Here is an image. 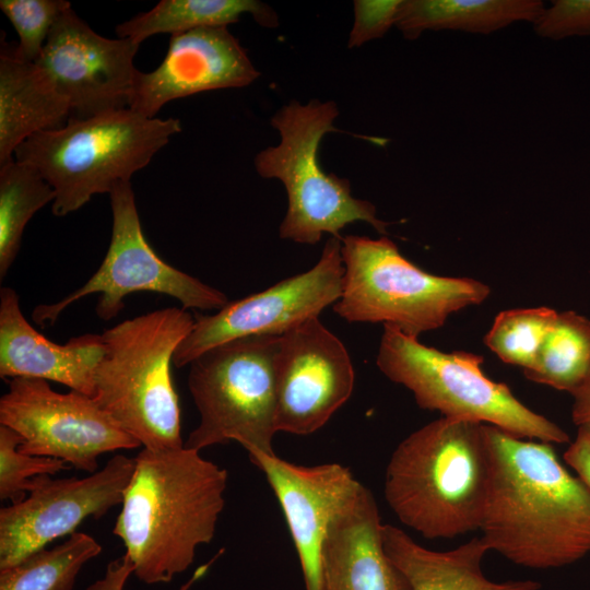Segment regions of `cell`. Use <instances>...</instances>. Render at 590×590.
Returning <instances> with one entry per match:
<instances>
[{
  "instance_id": "6da1fadb",
  "label": "cell",
  "mask_w": 590,
  "mask_h": 590,
  "mask_svg": "<svg viewBox=\"0 0 590 590\" xmlns=\"http://www.w3.org/2000/svg\"><path fill=\"white\" fill-rule=\"evenodd\" d=\"M491 481L480 531L491 551L532 569L560 568L590 553V491L552 444L485 424Z\"/></svg>"
},
{
  "instance_id": "7a4b0ae2",
  "label": "cell",
  "mask_w": 590,
  "mask_h": 590,
  "mask_svg": "<svg viewBox=\"0 0 590 590\" xmlns=\"http://www.w3.org/2000/svg\"><path fill=\"white\" fill-rule=\"evenodd\" d=\"M134 461L113 533L140 581L167 583L214 538L228 473L185 446L143 448Z\"/></svg>"
},
{
  "instance_id": "3957f363",
  "label": "cell",
  "mask_w": 590,
  "mask_h": 590,
  "mask_svg": "<svg viewBox=\"0 0 590 590\" xmlns=\"http://www.w3.org/2000/svg\"><path fill=\"white\" fill-rule=\"evenodd\" d=\"M485 424L439 417L393 450L385 498L397 518L426 539L480 530L491 481Z\"/></svg>"
},
{
  "instance_id": "277c9868",
  "label": "cell",
  "mask_w": 590,
  "mask_h": 590,
  "mask_svg": "<svg viewBox=\"0 0 590 590\" xmlns=\"http://www.w3.org/2000/svg\"><path fill=\"white\" fill-rule=\"evenodd\" d=\"M193 324L188 309L167 307L127 319L101 334L104 355L93 398L143 448L185 446L172 363Z\"/></svg>"
},
{
  "instance_id": "5b68a950",
  "label": "cell",
  "mask_w": 590,
  "mask_h": 590,
  "mask_svg": "<svg viewBox=\"0 0 590 590\" xmlns=\"http://www.w3.org/2000/svg\"><path fill=\"white\" fill-rule=\"evenodd\" d=\"M180 130L176 118H146L123 108L70 117L60 128L30 137L14 156L42 174L56 194L52 213L64 216L94 194L109 193L116 185L130 181Z\"/></svg>"
},
{
  "instance_id": "8992f818",
  "label": "cell",
  "mask_w": 590,
  "mask_h": 590,
  "mask_svg": "<svg viewBox=\"0 0 590 590\" xmlns=\"http://www.w3.org/2000/svg\"><path fill=\"white\" fill-rule=\"evenodd\" d=\"M338 116L333 101L311 99L302 105L294 99L271 119L281 141L259 152L255 166L261 177L276 178L285 188L287 210L279 228L283 239L307 245L317 244L323 234L342 239L340 232L357 221L387 234L389 223L377 217L376 206L353 197L349 179L320 166L321 140L338 131L333 125Z\"/></svg>"
},
{
  "instance_id": "52a82bcc",
  "label": "cell",
  "mask_w": 590,
  "mask_h": 590,
  "mask_svg": "<svg viewBox=\"0 0 590 590\" xmlns=\"http://www.w3.org/2000/svg\"><path fill=\"white\" fill-rule=\"evenodd\" d=\"M341 241L343 290L333 311L347 322L384 323L417 339L491 294L475 279L425 272L386 236L347 235Z\"/></svg>"
},
{
  "instance_id": "ba28073f",
  "label": "cell",
  "mask_w": 590,
  "mask_h": 590,
  "mask_svg": "<svg viewBox=\"0 0 590 590\" xmlns=\"http://www.w3.org/2000/svg\"><path fill=\"white\" fill-rule=\"evenodd\" d=\"M483 361L470 352H441L384 326L376 364L388 379L408 388L421 409L493 425L520 438L569 441L560 426L524 405L507 385L486 377Z\"/></svg>"
},
{
  "instance_id": "9c48e42d",
  "label": "cell",
  "mask_w": 590,
  "mask_h": 590,
  "mask_svg": "<svg viewBox=\"0 0 590 590\" xmlns=\"http://www.w3.org/2000/svg\"><path fill=\"white\" fill-rule=\"evenodd\" d=\"M280 337L251 335L219 344L189 364L188 388L200 421L185 447L234 440L248 453H275L274 361Z\"/></svg>"
},
{
  "instance_id": "30bf717a",
  "label": "cell",
  "mask_w": 590,
  "mask_h": 590,
  "mask_svg": "<svg viewBox=\"0 0 590 590\" xmlns=\"http://www.w3.org/2000/svg\"><path fill=\"white\" fill-rule=\"evenodd\" d=\"M109 200L113 227L103 262L76 291L59 302L36 306L32 316L36 323H55L70 305L92 294H99L96 315L105 321L119 315L125 297L137 292L164 294L186 309L200 311L219 310L228 303L225 293L168 264L149 245L130 181L116 185Z\"/></svg>"
},
{
  "instance_id": "8fae6325",
  "label": "cell",
  "mask_w": 590,
  "mask_h": 590,
  "mask_svg": "<svg viewBox=\"0 0 590 590\" xmlns=\"http://www.w3.org/2000/svg\"><path fill=\"white\" fill-rule=\"evenodd\" d=\"M0 425L22 437L20 450L90 473L97 471L99 456L141 446L93 397L72 390L60 393L36 378L10 380L0 398Z\"/></svg>"
},
{
  "instance_id": "7c38bea8",
  "label": "cell",
  "mask_w": 590,
  "mask_h": 590,
  "mask_svg": "<svg viewBox=\"0 0 590 590\" xmlns=\"http://www.w3.org/2000/svg\"><path fill=\"white\" fill-rule=\"evenodd\" d=\"M344 264L342 241L331 236L317 263L267 290L228 302L213 315L196 312L190 333L174 355L177 367L189 365L208 350L245 337H281L318 318L341 297Z\"/></svg>"
},
{
  "instance_id": "4fadbf2b",
  "label": "cell",
  "mask_w": 590,
  "mask_h": 590,
  "mask_svg": "<svg viewBox=\"0 0 590 590\" xmlns=\"http://www.w3.org/2000/svg\"><path fill=\"white\" fill-rule=\"evenodd\" d=\"M134 464V458L117 453L84 477H36L24 499L0 509V568L70 536L85 519H99L121 505Z\"/></svg>"
},
{
  "instance_id": "5bb4252c",
  "label": "cell",
  "mask_w": 590,
  "mask_h": 590,
  "mask_svg": "<svg viewBox=\"0 0 590 590\" xmlns=\"http://www.w3.org/2000/svg\"><path fill=\"white\" fill-rule=\"evenodd\" d=\"M278 432L306 436L350 399L355 373L343 342L318 318L280 337L274 361Z\"/></svg>"
},
{
  "instance_id": "9a60e30c",
  "label": "cell",
  "mask_w": 590,
  "mask_h": 590,
  "mask_svg": "<svg viewBox=\"0 0 590 590\" xmlns=\"http://www.w3.org/2000/svg\"><path fill=\"white\" fill-rule=\"evenodd\" d=\"M139 46L97 34L70 8L55 23L35 63L69 101L71 117L88 118L129 108Z\"/></svg>"
},
{
  "instance_id": "2e32d148",
  "label": "cell",
  "mask_w": 590,
  "mask_h": 590,
  "mask_svg": "<svg viewBox=\"0 0 590 590\" xmlns=\"http://www.w3.org/2000/svg\"><path fill=\"white\" fill-rule=\"evenodd\" d=\"M274 492L294 546L306 590H320L321 554L334 519L353 502L363 484L340 463L305 467L276 453L250 452Z\"/></svg>"
},
{
  "instance_id": "e0dca14e",
  "label": "cell",
  "mask_w": 590,
  "mask_h": 590,
  "mask_svg": "<svg viewBox=\"0 0 590 590\" xmlns=\"http://www.w3.org/2000/svg\"><path fill=\"white\" fill-rule=\"evenodd\" d=\"M260 72L227 27L170 35L167 52L151 72L139 71L129 108L155 118L168 102L201 92L243 87Z\"/></svg>"
},
{
  "instance_id": "ac0fdd59",
  "label": "cell",
  "mask_w": 590,
  "mask_h": 590,
  "mask_svg": "<svg viewBox=\"0 0 590 590\" xmlns=\"http://www.w3.org/2000/svg\"><path fill=\"white\" fill-rule=\"evenodd\" d=\"M104 355L101 334H83L57 344L24 317L16 292L0 290V377L55 381L93 397L95 374Z\"/></svg>"
},
{
  "instance_id": "d6986e66",
  "label": "cell",
  "mask_w": 590,
  "mask_h": 590,
  "mask_svg": "<svg viewBox=\"0 0 590 590\" xmlns=\"http://www.w3.org/2000/svg\"><path fill=\"white\" fill-rule=\"evenodd\" d=\"M380 516L363 485L331 523L322 546L320 590H414L385 552Z\"/></svg>"
},
{
  "instance_id": "ffe728a7",
  "label": "cell",
  "mask_w": 590,
  "mask_h": 590,
  "mask_svg": "<svg viewBox=\"0 0 590 590\" xmlns=\"http://www.w3.org/2000/svg\"><path fill=\"white\" fill-rule=\"evenodd\" d=\"M71 117L69 101L35 62L3 43L0 54V166L30 137L60 128Z\"/></svg>"
},
{
  "instance_id": "44dd1931",
  "label": "cell",
  "mask_w": 590,
  "mask_h": 590,
  "mask_svg": "<svg viewBox=\"0 0 590 590\" xmlns=\"http://www.w3.org/2000/svg\"><path fill=\"white\" fill-rule=\"evenodd\" d=\"M386 554L410 580L414 590H539L534 580L488 579L482 568L489 547L482 536L449 551H434L414 541L402 529L382 523Z\"/></svg>"
},
{
  "instance_id": "7402d4cb",
  "label": "cell",
  "mask_w": 590,
  "mask_h": 590,
  "mask_svg": "<svg viewBox=\"0 0 590 590\" xmlns=\"http://www.w3.org/2000/svg\"><path fill=\"white\" fill-rule=\"evenodd\" d=\"M540 0H402L396 26L413 40L427 30L489 34L518 21L534 23Z\"/></svg>"
},
{
  "instance_id": "603a6c76",
  "label": "cell",
  "mask_w": 590,
  "mask_h": 590,
  "mask_svg": "<svg viewBox=\"0 0 590 590\" xmlns=\"http://www.w3.org/2000/svg\"><path fill=\"white\" fill-rule=\"evenodd\" d=\"M247 13L261 26L279 25L275 11L257 0H162L150 11L117 25L116 34L119 38H129L140 45L156 34L174 35L203 27H227Z\"/></svg>"
},
{
  "instance_id": "cb8c5ba5",
  "label": "cell",
  "mask_w": 590,
  "mask_h": 590,
  "mask_svg": "<svg viewBox=\"0 0 590 590\" xmlns=\"http://www.w3.org/2000/svg\"><path fill=\"white\" fill-rule=\"evenodd\" d=\"M590 371V319L574 310L558 312L534 364L523 370L536 384L570 394Z\"/></svg>"
},
{
  "instance_id": "d4e9b609",
  "label": "cell",
  "mask_w": 590,
  "mask_h": 590,
  "mask_svg": "<svg viewBox=\"0 0 590 590\" xmlns=\"http://www.w3.org/2000/svg\"><path fill=\"white\" fill-rule=\"evenodd\" d=\"M55 197L34 166L12 160L0 167V280L17 256L26 224Z\"/></svg>"
},
{
  "instance_id": "484cf974",
  "label": "cell",
  "mask_w": 590,
  "mask_h": 590,
  "mask_svg": "<svg viewBox=\"0 0 590 590\" xmlns=\"http://www.w3.org/2000/svg\"><path fill=\"white\" fill-rule=\"evenodd\" d=\"M101 552L93 536L74 532L51 548L0 568V590H72L80 570Z\"/></svg>"
},
{
  "instance_id": "4316f807",
  "label": "cell",
  "mask_w": 590,
  "mask_h": 590,
  "mask_svg": "<svg viewBox=\"0 0 590 590\" xmlns=\"http://www.w3.org/2000/svg\"><path fill=\"white\" fill-rule=\"evenodd\" d=\"M557 314L548 307L504 310L496 316L484 343L504 363L526 370L534 364Z\"/></svg>"
},
{
  "instance_id": "83f0119b",
  "label": "cell",
  "mask_w": 590,
  "mask_h": 590,
  "mask_svg": "<svg viewBox=\"0 0 590 590\" xmlns=\"http://www.w3.org/2000/svg\"><path fill=\"white\" fill-rule=\"evenodd\" d=\"M22 437L0 425V498L19 503L26 497L36 477L56 475L70 468L66 462L20 450Z\"/></svg>"
},
{
  "instance_id": "f1b7e54d",
  "label": "cell",
  "mask_w": 590,
  "mask_h": 590,
  "mask_svg": "<svg viewBox=\"0 0 590 590\" xmlns=\"http://www.w3.org/2000/svg\"><path fill=\"white\" fill-rule=\"evenodd\" d=\"M70 8L67 0H1L0 9L19 35L15 55L36 62L55 23Z\"/></svg>"
},
{
  "instance_id": "f546056e",
  "label": "cell",
  "mask_w": 590,
  "mask_h": 590,
  "mask_svg": "<svg viewBox=\"0 0 590 590\" xmlns=\"http://www.w3.org/2000/svg\"><path fill=\"white\" fill-rule=\"evenodd\" d=\"M535 33L562 39L590 34V0H556L533 23Z\"/></svg>"
},
{
  "instance_id": "4dcf8cb0",
  "label": "cell",
  "mask_w": 590,
  "mask_h": 590,
  "mask_svg": "<svg viewBox=\"0 0 590 590\" xmlns=\"http://www.w3.org/2000/svg\"><path fill=\"white\" fill-rule=\"evenodd\" d=\"M402 0H356L347 47L357 48L382 37L396 24Z\"/></svg>"
},
{
  "instance_id": "1f68e13d",
  "label": "cell",
  "mask_w": 590,
  "mask_h": 590,
  "mask_svg": "<svg viewBox=\"0 0 590 590\" xmlns=\"http://www.w3.org/2000/svg\"><path fill=\"white\" fill-rule=\"evenodd\" d=\"M220 551L206 564L199 566L191 577L178 590H189L198 580H200L209 570L211 565L222 554ZM133 574V567L126 555L111 560L107 567L105 575L91 583L85 590H123L128 578Z\"/></svg>"
},
{
  "instance_id": "d6a6232c",
  "label": "cell",
  "mask_w": 590,
  "mask_h": 590,
  "mask_svg": "<svg viewBox=\"0 0 590 590\" xmlns=\"http://www.w3.org/2000/svg\"><path fill=\"white\" fill-rule=\"evenodd\" d=\"M563 458L590 491V424L578 426L576 438Z\"/></svg>"
},
{
  "instance_id": "836d02e7",
  "label": "cell",
  "mask_w": 590,
  "mask_h": 590,
  "mask_svg": "<svg viewBox=\"0 0 590 590\" xmlns=\"http://www.w3.org/2000/svg\"><path fill=\"white\" fill-rule=\"evenodd\" d=\"M571 396L574 398L571 408L574 424L577 427L590 424V371Z\"/></svg>"
}]
</instances>
